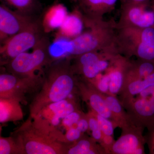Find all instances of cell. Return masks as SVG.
I'll use <instances>...</instances> for the list:
<instances>
[{
    "mask_svg": "<svg viewBox=\"0 0 154 154\" xmlns=\"http://www.w3.org/2000/svg\"><path fill=\"white\" fill-rule=\"evenodd\" d=\"M11 136L21 154H66L69 146L57 128L37 116H29Z\"/></svg>",
    "mask_w": 154,
    "mask_h": 154,
    "instance_id": "1",
    "label": "cell"
},
{
    "mask_svg": "<svg viewBox=\"0 0 154 154\" xmlns=\"http://www.w3.org/2000/svg\"><path fill=\"white\" fill-rule=\"evenodd\" d=\"M116 22L105 20L91 25L88 30L75 38L54 40L50 52L54 61L71 59L83 54L102 50L116 45Z\"/></svg>",
    "mask_w": 154,
    "mask_h": 154,
    "instance_id": "2",
    "label": "cell"
},
{
    "mask_svg": "<svg viewBox=\"0 0 154 154\" xmlns=\"http://www.w3.org/2000/svg\"><path fill=\"white\" fill-rule=\"evenodd\" d=\"M43 85L29 106L31 117L48 105L68 98L77 87L78 79L69 58L54 61L45 67Z\"/></svg>",
    "mask_w": 154,
    "mask_h": 154,
    "instance_id": "3",
    "label": "cell"
},
{
    "mask_svg": "<svg viewBox=\"0 0 154 154\" xmlns=\"http://www.w3.org/2000/svg\"><path fill=\"white\" fill-rule=\"evenodd\" d=\"M115 44L121 55L154 63L153 28H116Z\"/></svg>",
    "mask_w": 154,
    "mask_h": 154,
    "instance_id": "4",
    "label": "cell"
},
{
    "mask_svg": "<svg viewBox=\"0 0 154 154\" xmlns=\"http://www.w3.org/2000/svg\"><path fill=\"white\" fill-rule=\"evenodd\" d=\"M119 54L116 45L83 54L70 59L72 69L79 79L91 82L107 71Z\"/></svg>",
    "mask_w": 154,
    "mask_h": 154,
    "instance_id": "5",
    "label": "cell"
},
{
    "mask_svg": "<svg viewBox=\"0 0 154 154\" xmlns=\"http://www.w3.org/2000/svg\"><path fill=\"white\" fill-rule=\"evenodd\" d=\"M51 42L47 35L33 48L30 53L24 52L4 65L8 72L20 76L32 75L44 70L54 61L50 52Z\"/></svg>",
    "mask_w": 154,
    "mask_h": 154,
    "instance_id": "6",
    "label": "cell"
},
{
    "mask_svg": "<svg viewBox=\"0 0 154 154\" xmlns=\"http://www.w3.org/2000/svg\"><path fill=\"white\" fill-rule=\"evenodd\" d=\"M47 34L42 25L40 16L28 28L12 36L1 45V66H4L19 54L33 48Z\"/></svg>",
    "mask_w": 154,
    "mask_h": 154,
    "instance_id": "7",
    "label": "cell"
},
{
    "mask_svg": "<svg viewBox=\"0 0 154 154\" xmlns=\"http://www.w3.org/2000/svg\"><path fill=\"white\" fill-rule=\"evenodd\" d=\"M44 70L32 75L20 76L7 72L0 75V98H14L26 102V96L41 89L44 82Z\"/></svg>",
    "mask_w": 154,
    "mask_h": 154,
    "instance_id": "8",
    "label": "cell"
},
{
    "mask_svg": "<svg viewBox=\"0 0 154 154\" xmlns=\"http://www.w3.org/2000/svg\"><path fill=\"white\" fill-rule=\"evenodd\" d=\"M116 28L132 27L154 29V5L152 3H121L120 17Z\"/></svg>",
    "mask_w": 154,
    "mask_h": 154,
    "instance_id": "9",
    "label": "cell"
},
{
    "mask_svg": "<svg viewBox=\"0 0 154 154\" xmlns=\"http://www.w3.org/2000/svg\"><path fill=\"white\" fill-rule=\"evenodd\" d=\"M40 17L29 16L4 4L0 5V43L3 44L12 36L23 31Z\"/></svg>",
    "mask_w": 154,
    "mask_h": 154,
    "instance_id": "10",
    "label": "cell"
},
{
    "mask_svg": "<svg viewBox=\"0 0 154 154\" xmlns=\"http://www.w3.org/2000/svg\"><path fill=\"white\" fill-rule=\"evenodd\" d=\"M144 128L131 125L122 129V134L115 141L110 154H143L146 143L143 136Z\"/></svg>",
    "mask_w": 154,
    "mask_h": 154,
    "instance_id": "11",
    "label": "cell"
},
{
    "mask_svg": "<svg viewBox=\"0 0 154 154\" xmlns=\"http://www.w3.org/2000/svg\"><path fill=\"white\" fill-rule=\"evenodd\" d=\"M77 88L84 102L90 110L109 119L118 127L114 116L107 106L103 93L91 83L77 77Z\"/></svg>",
    "mask_w": 154,
    "mask_h": 154,
    "instance_id": "12",
    "label": "cell"
},
{
    "mask_svg": "<svg viewBox=\"0 0 154 154\" xmlns=\"http://www.w3.org/2000/svg\"><path fill=\"white\" fill-rule=\"evenodd\" d=\"M118 0H77L76 7L82 16L85 26L88 28L104 20L105 15L115 9Z\"/></svg>",
    "mask_w": 154,
    "mask_h": 154,
    "instance_id": "13",
    "label": "cell"
},
{
    "mask_svg": "<svg viewBox=\"0 0 154 154\" xmlns=\"http://www.w3.org/2000/svg\"><path fill=\"white\" fill-rule=\"evenodd\" d=\"M135 124L150 130L154 127V100L134 97L123 105Z\"/></svg>",
    "mask_w": 154,
    "mask_h": 154,
    "instance_id": "14",
    "label": "cell"
},
{
    "mask_svg": "<svg viewBox=\"0 0 154 154\" xmlns=\"http://www.w3.org/2000/svg\"><path fill=\"white\" fill-rule=\"evenodd\" d=\"M79 109H80L75 99L69 97L45 106L35 116L39 117L53 126L57 128L64 118Z\"/></svg>",
    "mask_w": 154,
    "mask_h": 154,
    "instance_id": "15",
    "label": "cell"
},
{
    "mask_svg": "<svg viewBox=\"0 0 154 154\" xmlns=\"http://www.w3.org/2000/svg\"><path fill=\"white\" fill-rule=\"evenodd\" d=\"M131 59L119 54L106 72L109 79V94L116 96L123 89Z\"/></svg>",
    "mask_w": 154,
    "mask_h": 154,
    "instance_id": "16",
    "label": "cell"
},
{
    "mask_svg": "<svg viewBox=\"0 0 154 154\" xmlns=\"http://www.w3.org/2000/svg\"><path fill=\"white\" fill-rule=\"evenodd\" d=\"M84 26L82 14L76 6L72 12L69 13L63 24L58 28L54 40L75 38L82 33Z\"/></svg>",
    "mask_w": 154,
    "mask_h": 154,
    "instance_id": "17",
    "label": "cell"
},
{
    "mask_svg": "<svg viewBox=\"0 0 154 154\" xmlns=\"http://www.w3.org/2000/svg\"><path fill=\"white\" fill-rule=\"evenodd\" d=\"M69 13L63 4L56 3L51 6L40 16L42 25L47 34L59 28Z\"/></svg>",
    "mask_w": 154,
    "mask_h": 154,
    "instance_id": "18",
    "label": "cell"
},
{
    "mask_svg": "<svg viewBox=\"0 0 154 154\" xmlns=\"http://www.w3.org/2000/svg\"><path fill=\"white\" fill-rule=\"evenodd\" d=\"M21 101L14 98H0V122L22 120L24 117Z\"/></svg>",
    "mask_w": 154,
    "mask_h": 154,
    "instance_id": "19",
    "label": "cell"
},
{
    "mask_svg": "<svg viewBox=\"0 0 154 154\" xmlns=\"http://www.w3.org/2000/svg\"><path fill=\"white\" fill-rule=\"evenodd\" d=\"M154 85V73L143 79L134 80L124 85L120 94V100L122 105H124L142 91Z\"/></svg>",
    "mask_w": 154,
    "mask_h": 154,
    "instance_id": "20",
    "label": "cell"
},
{
    "mask_svg": "<svg viewBox=\"0 0 154 154\" xmlns=\"http://www.w3.org/2000/svg\"><path fill=\"white\" fill-rule=\"evenodd\" d=\"M103 94L107 106L112 112L119 127L122 129L130 125H136L116 96L103 93Z\"/></svg>",
    "mask_w": 154,
    "mask_h": 154,
    "instance_id": "21",
    "label": "cell"
},
{
    "mask_svg": "<svg viewBox=\"0 0 154 154\" xmlns=\"http://www.w3.org/2000/svg\"><path fill=\"white\" fill-rule=\"evenodd\" d=\"M66 154H106L101 145L92 137L85 134L74 143L69 145Z\"/></svg>",
    "mask_w": 154,
    "mask_h": 154,
    "instance_id": "22",
    "label": "cell"
},
{
    "mask_svg": "<svg viewBox=\"0 0 154 154\" xmlns=\"http://www.w3.org/2000/svg\"><path fill=\"white\" fill-rule=\"evenodd\" d=\"M154 73V63L139 59L131 60L127 72L124 85L131 81L145 79Z\"/></svg>",
    "mask_w": 154,
    "mask_h": 154,
    "instance_id": "23",
    "label": "cell"
},
{
    "mask_svg": "<svg viewBox=\"0 0 154 154\" xmlns=\"http://www.w3.org/2000/svg\"><path fill=\"white\" fill-rule=\"evenodd\" d=\"M16 11L29 16H38L41 9L38 0H5Z\"/></svg>",
    "mask_w": 154,
    "mask_h": 154,
    "instance_id": "24",
    "label": "cell"
},
{
    "mask_svg": "<svg viewBox=\"0 0 154 154\" xmlns=\"http://www.w3.org/2000/svg\"><path fill=\"white\" fill-rule=\"evenodd\" d=\"M0 154H21L18 144L12 136L0 137Z\"/></svg>",
    "mask_w": 154,
    "mask_h": 154,
    "instance_id": "25",
    "label": "cell"
},
{
    "mask_svg": "<svg viewBox=\"0 0 154 154\" xmlns=\"http://www.w3.org/2000/svg\"><path fill=\"white\" fill-rule=\"evenodd\" d=\"M86 114L89 122L88 131L91 133L92 137L98 143H100L103 137V134L98 120L91 110H89Z\"/></svg>",
    "mask_w": 154,
    "mask_h": 154,
    "instance_id": "26",
    "label": "cell"
},
{
    "mask_svg": "<svg viewBox=\"0 0 154 154\" xmlns=\"http://www.w3.org/2000/svg\"><path fill=\"white\" fill-rule=\"evenodd\" d=\"M90 110L97 119L103 134L113 136L114 128L117 127V126L113 122L109 120L108 119L99 115L98 113H95L92 110Z\"/></svg>",
    "mask_w": 154,
    "mask_h": 154,
    "instance_id": "27",
    "label": "cell"
},
{
    "mask_svg": "<svg viewBox=\"0 0 154 154\" xmlns=\"http://www.w3.org/2000/svg\"><path fill=\"white\" fill-rule=\"evenodd\" d=\"M85 114L80 109L75 110L64 118L59 126H62L67 130L72 127L75 126L78 121Z\"/></svg>",
    "mask_w": 154,
    "mask_h": 154,
    "instance_id": "28",
    "label": "cell"
},
{
    "mask_svg": "<svg viewBox=\"0 0 154 154\" xmlns=\"http://www.w3.org/2000/svg\"><path fill=\"white\" fill-rule=\"evenodd\" d=\"M84 134L77 128L76 125L72 127L67 130L65 134H64V142L69 146L70 145L80 139Z\"/></svg>",
    "mask_w": 154,
    "mask_h": 154,
    "instance_id": "29",
    "label": "cell"
},
{
    "mask_svg": "<svg viewBox=\"0 0 154 154\" xmlns=\"http://www.w3.org/2000/svg\"><path fill=\"white\" fill-rule=\"evenodd\" d=\"M115 141L113 136L103 134L102 140L99 144L104 149L106 154H110L111 148Z\"/></svg>",
    "mask_w": 154,
    "mask_h": 154,
    "instance_id": "30",
    "label": "cell"
},
{
    "mask_svg": "<svg viewBox=\"0 0 154 154\" xmlns=\"http://www.w3.org/2000/svg\"><path fill=\"white\" fill-rule=\"evenodd\" d=\"M145 138L146 143L149 148V152L151 154H154V127L148 131Z\"/></svg>",
    "mask_w": 154,
    "mask_h": 154,
    "instance_id": "31",
    "label": "cell"
},
{
    "mask_svg": "<svg viewBox=\"0 0 154 154\" xmlns=\"http://www.w3.org/2000/svg\"><path fill=\"white\" fill-rule=\"evenodd\" d=\"M76 126L82 133L88 131L89 130V122L87 114H85L77 122Z\"/></svg>",
    "mask_w": 154,
    "mask_h": 154,
    "instance_id": "32",
    "label": "cell"
},
{
    "mask_svg": "<svg viewBox=\"0 0 154 154\" xmlns=\"http://www.w3.org/2000/svg\"><path fill=\"white\" fill-rule=\"evenodd\" d=\"M121 3H128L133 4H143L150 2L151 0H121Z\"/></svg>",
    "mask_w": 154,
    "mask_h": 154,
    "instance_id": "33",
    "label": "cell"
},
{
    "mask_svg": "<svg viewBox=\"0 0 154 154\" xmlns=\"http://www.w3.org/2000/svg\"><path fill=\"white\" fill-rule=\"evenodd\" d=\"M152 3L153 5H154V0H152Z\"/></svg>",
    "mask_w": 154,
    "mask_h": 154,
    "instance_id": "34",
    "label": "cell"
},
{
    "mask_svg": "<svg viewBox=\"0 0 154 154\" xmlns=\"http://www.w3.org/2000/svg\"><path fill=\"white\" fill-rule=\"evenodd\" d=\"M72 1H75V2H76L77 1V0H72Z\"/></svg>",
    "mask_w": 154,
    "mask_h": 154,
    "instance_id": "35",
    "label": "cell"
}]
</instances>
